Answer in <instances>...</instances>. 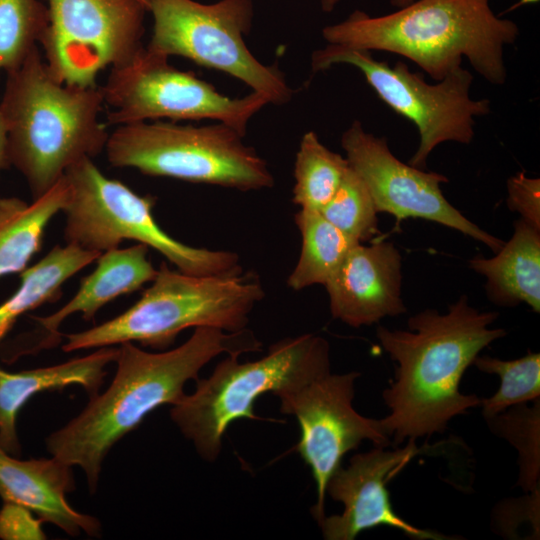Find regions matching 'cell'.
Listing matches in <instances>:
<instances>
[{
	"label": "cell",
	"instance_id": "cell-1",
	"mask_svg": "<svg viewBox=\"0 0 540 540\" xmlns=\"http://www.w3.org/2000/svg\"><path fill=\"white\" fill-rule=\"evenodd\" d=\"M497 318L462 295L445 314L426 309L411 316L408 330L377 327L381 346L396 363L395 379L382 393L390 413L381 423L392 445L443 433L454 417L480 405L481 398L459 386L480 351L507 334L489 327Z\"/></svg>",
	"mask_w": 540,
	"mask_h": 540
},
{
	"label": "cell",
	"instance_id": "cell-2",
	"mask_svg": "<svg viewBox=\"0 0 540 540\" xmlns=\"http://www.w3.org/2000/svg\"><path fill=\"white\" fill-rule=\"evenodd\" d=\"M261 347L247 328L228 332L196 327L180 346L155 353L123 342L108 389L90 398L78 416L51 433L46 439L47 450L66 464L79 466L90 493H94L109 450L149 413L164 404H176L186 394L185 384L198 379L201 369L213 358L223 353L240 356L258 352Z\"/></svg>",
	"mask_w": 540,
	"mask_h": 540
},
{
	"label": "cell",
	"instance_id": "cell-3",
	"mask_svg": "<svg viewBox=\"0 0 540 540\" xmlns=\"http://www.w3.org/2000/svg\"><path fill=\"white\" fill-rule=\"evenodd\" d=\"M485 0H417L384 16L356 10L342 22L323 28L328 44L399 54L440 81L461 66L494 85L506 81L504 47L519 28L496 16Z\"/></svg>",
	"mask_w": 540,
	"mask_h": 540
},
{
	"label": "cell",
	"instance_id": "cell-4",
	"mask_svg": "<svg viewBox=\"0 0 540 540\" xmlns=\"http://www.w3.org/2000/svg\"><path fill=\"white\" fill-rule=\"evenodd\" d=\"M103 104L100 87L58 81L39 47L6 73L0 113L9 163L25 178L33 200L56 185L71 165L105 150L110 133L99 121Z\"/></svg>",
	"mask_w": 540,
	"mask_h": 540
},
{
	"label": "cell",
	"instance_id": "cell-5",
	"mask_svg": "<svg viewBox=\"0 0 540 540\" xmlns=\"http://www.w3.org/2000/svg\"><path fill=\"white\" fill-rule=\"evenodd\" d=\"M151 283L122 314L85 331L64 334L62 350L138 342L162 351L191 327L240 331L265 295L253 272L198 276L170 269L165 262Z\"/></svg>",
	"mask_w": 540,
	"mask_h": 540
},
{
	"label": "cell",
	"instance_id": "cell-6",
	"mask_svg": "<svg viewBox=\"0 0 540 540\" xmlns=\"http://www.w3.org/2000/svg\"><path fill=\"white\" fill-rule=\"evenodd\" d=\"M330 372L328 341L315 334L273 343L260 359L240 362L227 355L213 372L196 379L193 393L172 405L170 417L206 461H215L227 428L239 419H261L254 412L265 393L279 396Z\"/></svg>",
	"mask_w": 540,
	"mask_h": 540
},
{
	"label": "cell",
	"instance_id": "cell-7",
	"mask_svg": "<svg viewBox=\"0 0 540 540\" xmlns=\"http://www.w3.org/2000/svg\"><path fill=\"white\" fill-rule=\"evenodd\" d=\"M68 184L65 214L66 243L103 253L133 240L153 248L177 270L198 276L242 272L239 255L184 244L156 222V198L139 195L122 182L106 177L92 158H84L64 173Z\"/></svg>",
	"mask_w": 540,
	"mask_h": 540
},
{
	"label": "cell",
	"instance_id": "cell-8",
	"mask_svg": "<svg viewBox=\"0 0 540 540\" xmlns=\"http://www.w3.org/2000/svg\"><path fill=\"white\" fill-rule=\"evenodd\" d=\"M234 128L157 120L119 125L109 134L105 153L114 167L149 176L217 185L241 191L270 188L266 161Z\"/></svg>",
	"mask_w": 540,
	"mask_h": 540
},
{
	"label": "cell",
	"instance_id": "cell-9",
	"mask_svg": "<svg viewBox=\"0 0 540 540\" xmlns=\"http://www.w3.org/2000/svg\"><path fill=\"white\" fill-rule=\"evenodd\" d=\"M336 64L357 68L384 103L416 126L420 142L409 164L419 169L426 168L430 153L439 144L447 141L471 143L475 118L490 112L489 99L470 97L473 76L462 66L438 83L429 84L402 61L390 66L376 60L368 50L327 44L312 53L314 72Z\"/></svg>",
	"mask_w": 540,
	"mask_h": 540
},
{
	"label": "cell",
	"instance_id": "cell-10",
	"mask_svg": "<svg viewBox=\"0 0 540 540\" xmlns=\"http://www.w3.org/2000/svg\"><path fill=\"white\" fill-rule=\"evenodd\" d=\"M147 10L153 17L148 49L224 72L271 104L291 100L293 90L285 75L276 66L262 64L244 41L252 25L253 0H148Z\"/></svg>",
	"mask_w": 540,
	"mask_h": 540
},
{
	"label": "cell",
	"instance_id": "cell-11",
	"mask_svg": "<svg viewBox=\"0 0 540 540\" xmlns=\"http://www.w3.org/2000/svg\"><path fill=\"white\" fill-rule=\"evenodd\" d=\"M169 57L143 46L127 61L110 68L100 87L110 125L148 120L210 119L226 124L245 137L250 119L268 99L257 92L241 98L221 94L193 72L172 66Z\"/></svg>",
	"mask_w": 540,
	"mask_h": 540
},
{
	"label": "cell",
	"instance_id": "cell-12",
	"mask_svg": "<svg viewBox=\"0 0 540 540\" xmlns=\"http://www.w3.org/2000/svg\"><path fill=\"white\" fill-rule=\"evenodd\" d=\"M49 22L39 45L61 83L92 87L98 74L142 47L147 7L139 0H44Z\"/></svg>",
	"mask_w": 540,
	"mask_h": 540
},
{
	"label": "cell",
	"instance_id": "cell-13",
	"mask_svg": "<svg viewBox=\"0 0 540 540\" xmlns=\"http://www.w3.org/2000/svg\"><path fill=\"white\" fill-rule=\"evenodd\" d=\"M358 372L322 375L278 396L280 411L296 417L300 439L295 450L311 469L317 501L311 514L320 525L325 515L326 487L344 455L370 440L375 447L392 445L381 419L364 417L353 407Z\"/></svg>",
	"mask_w": 540,
	"mask_h": 540
},
{
	"label": "cell",
	"instance_id": "cell-14",
	"mask_svg": "<svg viewBox=\"0 0 540 540\" xmlns=\"http://www.w3.org/2000/svg\"><path fill=\"white\" fill-rule=\"evenodd\" d=\"M341 145L350 167L361 177L376 211L398 222L422 218L457 230L498 252L504 241L479 228L448 202L441 184L448 178L403 163L390 151L387 140L366 132L354 121L342 134Z\"/></svg>",
	"mask_w": 540,
	"mask_h": 540
},
{
	"label": "cell",
	"instance_id": "cell-15",
	"mask_svg": "<svg viewBox=\"0 0 540 540\" xmlns=\"http://www.w3.org/2000/svg\"><path fill=\"white\" fill-rule=\"evenodd\" d=\"M421 449L414 439L404 448L388 450L375 447L354 455L347 467H339L330 477L326 494L341 502V514L326 516L319 525L326 540H353L364 530L389 526L414 540H450L441 533L421 529L396 514L390 501L387 483L397 475Z\"/></svg>",
	"mask_w": 540,
	"mask_h": 540
},
{
	"label": "cell",
	"instance_id": "cell-16",
	"mask_svg": "<svg viewBox=\"0 0 540 540\" xmlns=\"http://www.w3.org/2000/svg\"><path fill=\"white\" fill-rule=\"evenodd\" d=\"M324 286L332 317L354 328L406 312L402 257L391 242L355 245Z\"/></svg>",
	"mask_w": 540,
	"mask_h": 540
},
{
	"label": "cell",
	"instance_id": "cell-17",
	"mask_svg": "<svg viewBox=\"0 0 540 540\" xmlns=\"http://www.w3.org/2000/svg\"><path fill=\"white\" fill-rule=\"evenodd\" d=\"M148 250V246L138 243L101 253L96 268L81 280L75 295L53 314L32 316L38 328L8 344L1 353L2 359L11 363L23 355L55 347L62 341L58 328L67 317L80 313L84 320L90 321L107 303L153 281L157 269L148 259Z\"/></svg>",
	"mask_w": 540,
	"mask_h": 540
},
{
	"label": "cell",
	"instance_id": "cell-18",
	"mask_svg": "<svg viewBox=\"0 0 540 540\" xmlns=\"http://www.w3.org/2000/svg\"><path fill=\"white\" fill-rule=\"evenodd\" d=\"M72 466L60 459L20 460L0 448V497L29 509L70 536L101 535L100 521L74 510L66 494L75 489Z\"/></svg>",
	"mask_w": 540,
	"mask_h": 540
},
{
	"label": "cell",
	"instance_id": "cell-19",
	"mask_svg": "<svg viewBox=\"0 0 540 540\" xmlns=\"http://www.w3.org/2000/svg\"><path fill=\"white\" fill-rule=\"evenodd\" d=\"M117 356L118 348L106 346L53 366L16 373L0 368V448L13 456L21 454L16 418L32 396L79 385L92 398L99 393L103 384L106 366L115 362Z\"/></svg>",
	"mask_w": 540,
	"mask_h": 540
},
{
	"label": "cell",
	"instance_id": "cell-20",
	"mask_svg": "<svg viewBox=\"0 0 540 540\" xmlns=\"http://www.w3.org/2000/svg\"><path fill=\"white\" fill-rule=\"evenodd\" d=\"M511 238L492 258L475 257L469 266L485 276L487 297L498 306L525 303L540 312V229L522 218Z\"/></svg>",
	"mask_w": 540,
	"mask_h": 540
},
{
	"label": "cell",
	"instance_id": "cell-21",
	"mask_svg": "<svg viewBox=\"0 0 540 540\" xmlns=\"http://www.w3.org/2000/svg\"><path fill=\"white\" fill-rule=\"evenodd\" d=\"M63 177L31 204L17 197L0 198V278L21 273L42 246L50 221L62 212L68 199Z\"/></svg>",
	"mask_w": 540,
	"mask_h": 540
},
{
	"label": "cell",
	"instance_id": "cell-22",
	"mask_svg": "<svg viewBox=\"0 0 540 540\" xmlns=\"http://www.w3.org/2000/svg\"><path fill=\"white\" fill-rule=\"evenodd\" d=\"M99 255L67 243L55 246L36 264L25 268L17 290L0 304V342L20 316L59 299L64 283Z\"/></svg>",
	"mask_w": 540,
	"mask_h": 540
},
{
	"label": "cell",
	"instance_id": "cell-23",
	"mask_svg": "<svg viewBox=\"0 0 540 540\" xmlns=\"http://www.w3.org/2000/svg\"><path fill=\"white\" fill-rule=\"evenodd\" d=\"M294 221L301 235V251L287 285L296 291L315 284L325 285L348 252L359 243L331 224L319 211L300 208Z\"/></svg>",
	"mask_w": 540,
	"mask_h": 540
},
{
	"label": "cell",
	"instance_id": "cell-24",
	"mask_svg": "<svg viewBox=\"0 0 540 540\" xmlns=\"http://www.w3.org/2000/svg\"><path fill=\"white\" fill-rule=\"evenodd\" d=\"M348 169L346 157L327 148L314 131L306 132L294 163L293 202L301 209L320 211L334 196Z\"/></svg>",
	"mask_w": 540,
	"mask_h": 540
},
{
	"label": "cell",
	"instance_id": "cell-25",
	"mask_svg": "<svg viewBox=\"0 0 540 540\" xmlns=\"http://www.w3.org/2000/svg\"><path fill=\"white\" fill-rule=\"evenodd\" d=\"M489 430L518 452L516 485L525 493L540 488V398L485 418Z\"/></svg>",
	"mask_w": 540,
	"mask_h": 540
},
{
	"label": "cell",
	"instance_id": "cell-26",
	"mask_svg": "<svg viewBox=\"0 0 540 540\" xmlns=\"http://www.w3.org/2000/svg\"><path fill=\"white\" fill-rule=\"evenodd\" d=\"M48 22L44 0H0V75L18 68L39 47Z\"/></svg>",
	"mask_w": 540,
	"mask_h": 540
},
{
	"label": "cell",
	"instance_id": "cell-27",
	"mask_svg": "<svg viewBox=\"0 0 540 540\" xmlns=\"http://www.w3.org/2000/svg\"><path fill=\"white\" fill-rule=\"evenodd\" d=\"M479 371L496 374L500 387L489 398L480 399L485 418L501 413L511 406L529 403L540 397V354L528 352L514 360L477 356L472 363Z\"/></svg>",
	"mask_w": 540,
	"mask_h": 540
},
{
	"label": "cell",
	"instance_id": "cell-28",
	"mask_svg": "<svg viewBox=\"0 0 540 540\" xmlns=\"http://www.w3.org/2000/svg\"><path fill=\"white\" fill-rule=\"evenodd\" d=\"M319 212L358 243L370 241L380 234L378 212L370 192L350 165L336 193Z\"/></svg>",
	"mask_w": 540,
	"mask_h": 540
},
{
	"label": "cell",
	"instance_id": "cell-29",
	"mask_svg": "<svg viewBox=\"0 0 540 540\" xmlns=\"http://www.w3.org/2000/svg\"><path fill=\"white\" fill-rule=\"evenodd\" d=\"M528 525L535 539L540 536V488L519 498L503 499L492 511V529L507 539H522Z\"/></svg>",
	"mask_w": 540,
	"mask_h": 540
},
{
	"label": "cell",
	"instance_id": "cell-30",
	"mask_svg": "<svg viewBox=\"0 0 540 540\" xmlns=\"http://www.w3.org/2000/svg\"><path fill=\"white\" fill-rule=\"evenodd\" d=\"M507 190L508 208L518 212L520 218L540 229V179L518 172L508 179Z\"/></svg>",
	"mask_w": 540,
	"mask_h": 540
},
{
	"label": "cell",
	"instance_id": "cell-31",
	"mask_svg": "<svg viewBox=\"0 0 540 540\" xmlns=\"http://www.w3.org/2000/svg\"><path fill=\"white\" fill-rule=\"evenodd\" d=\"M42 523L43 521L35 518L26 507L4 501L0 509V539H46Z\"/></svg>",
	"mask_w": 540,
	"mask_h": 540
},
{
	"label": "cell",
	"instance_id": "cell-32",
	"mask_svg": "<svg viewBox=\"0 0 540 540\" xmlns=\"http://www.w3.org/2000/svg\"><path fill=\"white\" fill-rule=\"evenodd\" d=\"M10 166L8 157L7 129L0 113V172Z\"/></svg>",
	"mask_w": 540,
	"mask_h": 540
},
{
	"label": "cell",
	"instance_id": "cell-33",
	"mask_svg": "<svg viewBox=\"0 0 540 540\" xmlns=\"http://www.w3.org/2000/svg\"><path fill=\"white\" fill-rule=\"evenodd\" d=\"M340 0H320L322 10L324 12H331Z\"/></svg>",
	"mask_w": 540,
	"mask_h": 540
},
{
	"label": "cell",
	"instance_id": "cell-34",
	"mask_svg": "<svg viewBox=\"0 0 540 540\" xmlns=\"http://www.w3.org/2000/svg\"><path fill=\"white\" fill-rule=\"evenodd\" d=\"M414 1L415 0H390L391 4L393 6L399 7V8L405 7V6L411 4Z\"/></svg>",
	"mask_w": 540,
	"mask_h": 540
},
{
	"label": "cell",
	"instance_id": "cell-35",
	"mask_svg": "<svg viewBox=\"0 0 540 540\" xmlns=\"http://www.w3.org/2000/svg\"><path fill=\"white\" fill-rule=\"evenodd\" d=\"M139 1H141L147 7L148 0H139Z\"/></svg>",
	"mask_w": 540,
	"mask_h": 540
},
{
	"label": "cell",
	"instance_id": "cell-36",
	"mask_svg": "<svg viewBox=\"0 0 540 540\" xmlns=\"http://www.w3.org/2000/svg\"><path fill=\"white\" fill-rule=\"evenodd\" d=\"M485 1H489V0H485Z\"/></svg>",
	"mask_w": 540,
	"mask_h": 540
}]
</instances>
